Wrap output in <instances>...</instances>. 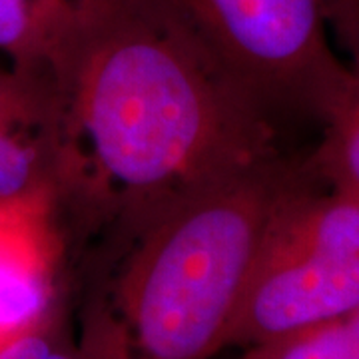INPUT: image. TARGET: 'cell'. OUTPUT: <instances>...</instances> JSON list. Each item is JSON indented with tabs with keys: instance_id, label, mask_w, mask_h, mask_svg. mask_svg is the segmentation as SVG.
Returning <instances> with one entry per match:
<instances>
[{
	"instance_id": "cell-8",
	"label": "cell",
	"mask_w": 359,
	"mask_h": 359,
	"mask_svg": "<svg viewBox=\"0 0 359 359\" xmlns=\"http://www.w3.org/2000/svg\"><path fill=\"white\" fill-rule=\"evenodd\" d=\"M94 0H0V60L44 74L52 54Z\"/></svg>"
},
{
	"instance_id": "cell-5",
	"label": "cell",
	"mask_w": 359,
	"mask_h": 359,
	"mask_svg": "<svg viewBox=\"0 0 359 359\" xmlns=\"http://www.w3.org/2000/svg\"><path fill=\"white\" fill-rule=\"evenodd\" d=\"M359 308V256L259 264L231 320L226 347L264 346Z\"/></svg>"
},
{
	"instance_id": "cell-10",
	"label": "cell",
	"mask_w": 359,
	"mask_h": 359,
	"mask_svg": "<svg viewBox=\"0 0 359 359\" xmlns=\"http://www.w3.org/2000/svg\"><path fill=\"white\" fill-rule=\"evenodd\" d=\"M240 359H359V308L264 346L244 349Z\"/></svg>"
},
{
	"instance_id": "cell-6",
	"label": "cell",
	"mask_w": 359,
	"mask_h": 359,
	"mask_svg": "<svg viewBox=\"0 0 359 359\" xmlns=\"http://www.w3.org/2000/svg\"><path fill=\"white\" fill-rule=\"evenodd\" d=\"M58 122L50 82L0 60V202L52 194Z\"/></svg>"
},
{
	"instance_id": "cell-12",
	"label": "cell",
	"mask_w": 359,
	"mask_h": 359,
	"mask_svg": "<svg viewBox=\"0 0 359 359\" xmlns=\"http://www.w3.org/2000/svg\"><path fill=\"white\" fill-rule=\"evenodd\" d=\"M330 32L349 58L359 56V0H321Z\"/></svg>"
},
{
	"instance_id": "cell-9",
	"label": "cell",
	"mask_w": 359,
	"mask_h": 359,
	"mask_svg": "<svg viewBox=\"0 0 359 359\" xmlns=\"http://www.w3.org/2000/svg\"><path fill=\"white\" fill-rule=\"evenodd\" d=\"M349 66L351 86L304 168L321 186L359 192V56Z\"/></svg>"
},
{
	"instance_id": "cell-1",
	"label": "cell",
	"mask_w": 359,
	"mask_h": 359,
	"mask_svg": "<svg viewBox=\"0 0 359 359\" xmlns=\"http://www.w3.org/2000/svg\"><path fill=\"white\" fill-rule=\"evenodd\" d=\"M44 74L70 264L182 198L283 156L280 136L146 0H94Z\"/></svg>"
},
{
	"instance_id": "cell-11",
	"label": "cell",
	"mask_w": 359,
	"mask_h": 359,
	"mask_svg": "<svg viewBox=\"0 0 359 359\" xmlns=\"http://www.w3.org/2000/svg\"><path fill=\"white\" fill-rule=\"evenodd\" d=\"M0 359H90L76 335L62 325V316L0 347Z\"/></svg>"
},
{
	"instance_id": "cell-7",
	"label": "cell",
	"mask_w": 359,
	"mask_h": 359,
	"mask_svg": "<svg viewBox=\"0 0 359 359\" xmlns=\"http://www.w3.org/2000/svg\"><path fill=\"white\" fill-rule=\"evenodd\" d=\"M359 256V192L318 188L304 168L283 194L266 230L259 264ZM256 266V268H257Z\"/></svg>"
},
{
	"instance_id": "cell-2",
	"label": "cell",
	"mask_w": 359,
	"mask_h": 359,
	"mask_svg": "<svg viewBox=\"0 0 359 359\" xmlns=\"http://www.w3.org/2000/svg\"><path fill=\"white\" fill-rule=\"evenodd\" d=\"M304 174L278 156L205 186L72 262L90 359H212L256 271L271 214Z\"/></svg>"
},
{
	"instance_id": "cell-4",
	"label": "cell",
	"mask_w": 359,
	"mask_h": 359,
	"mask_svg": "<svg viewBox=\"0 0 359 359\" xmlns=\"http://www.w3.org/2000/svg\"><path fill=\"white\" fill-rule=\"evenodd\" d=\"M72 264L52 194L0 202V347L60 318Z\"/></svg>"
},
{
	"instance_id": "cell-3",
	"label": "cell",
	"mask_w": 359,
	"mask_h": 359,
	"mask_svg": "<svg viewBox=\"0 0 359 359\" xmlns=\"http://www.w3.org/2000/svg\"><path fill=\"white\" fill-rule=\"evenodd\" d=\"M280 140L330 122L351 86L321 0H146Z\"/></svg>"
}]
</instances>
